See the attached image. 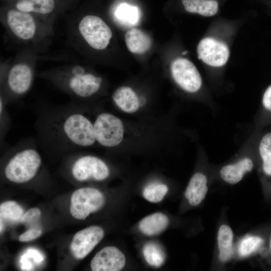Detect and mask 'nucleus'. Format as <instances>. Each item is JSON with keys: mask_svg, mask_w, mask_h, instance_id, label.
<instances>
[{"mask_svg": "<svg viewBox=\"0 0 271 271\" xmlns=\"http://www.w3.org/2000/svg\"><path fill=\"white\" fill-rule=\"evenodd\" d=\"M49 118L44 133L55 148L83 149L97 143L93 122L79 107L61 109Z\"/></svg>", "mask_w": 271, "mask_h": 271, "instance_id": "nucleus-1", "label": "nucleus"}, {"mask_svg": "<svg viewBox=\"0 0 271 271\" xmlns=\"http://www.w3.org/2000/svg\"><path fill=\"white\" fill-rule=\"evenodd\" d=\"M13 148L15 151L5 167V176L13 183L28 182L35 177L41 166V155L30 141L18 144Z\"/></svg>", "mask_w": 271, "mask_h": 271, "instance_id": "nucleus-2", "label": "nucleus"}, {"mask_svg": "<svg viewBox=\"0 0 271 271\" xmlns=\"http://www.w3.org/2000/svg\"><path fill=\"white\" fill-rule=\"evenodd\" d=\"M52 80L67 92L78 99H86L100 89L103 79L80 65H75L68 71L51 77Z\"/></svg>", "mask_w": 271, "mask_h": 271, "instance_id": "nucleus-3", "label": "nucleus"}, {"mask_svg": "<svg viewBox=\"0 0 271 271\" xmlns=\"http://www.w3.org/2000/svg\"><path fill=\"white\" fill-rule=\"evenodd\" d=\"M96 143L107 148H115L123 141L125 128L122 120L116 115L102 111L93 122Z\"/></svg>", "mask_w": 271, "mask_h": 271, "instance_id": "nucleus-4", "label": "nucleus"}, {"mask_svg": "<svg viewBox=\"0 0 271 271\" xmlns=\"http://www.w3.org/2000/svg\"><path fill=\"white\" fill-rule=\"evenodd\" d=\"M78 30L86 43L97 50L105 49L112 36L110 27L101 18L95 15H88L81 18Z\"/></svg>", "mask_w": 271, "mask_h": 271, "instance_id": "nucleus-5", "label": "nucleus"}, {"mask_svg": "<svg viewBox=\"0 0 271 271\" xmlns=\"http://www.w3.org/2000/svg\"><path fill=\"white\" fill-rule=\"evenodd\" d=\"M105 198L102 193L93 188L84 187L75 190L71 195L70 212L75 219L84 220L103 206Z\"/></svg>", "mask_w": 271, "mask_h": 271, "instance_id": "nucleus-6", "label": "nucleus"}, {"mask_svg": "<svg viewBox=\"0 0 271 271\" xmlns=\"http://www.w3.org/2000/svg\"><path fill=\"white\" fill-rule=\"evenodd\" d=\"M71 171L73 178L81 182L90 179L102 181L110 174L108 167L102 160L90 155L78 157L74 161Z\"/></svg>", "mask_w": 271, "mask_h": 271, "instance_id": "nucleus-7", "label": "nucleus"}, {"mask_svg": "<svg viewBox=\"0 0 271 271\" xmlns=\"http://www.w3.org/2000/svg\"><path fill=\"white\" fill-rule=\"evenodd\" d=\"M172 77L184 91L189 93L198 91L202 85V79L196 66L187 59H175L171 66Z\"/></svg>", "mask_w": 271, "mask_h": 271, "instance_id": "nucleus-8", "label": "nucleus"}, {"mask_svg": "<svg viewBox=\"0 0 271 271\" xmlns=\"http://www.w3.org/2000/svg\"><path fill=\"white\" fill-rule=\"evenodd\" d=\"M34 80V72L27 63H19L9 70L6 77L7 88L12 97H19L30 89Z\"/></svg>", "mask_w": 271, "mask_h": 271, "instance_id": "nucleus-9", "label": "nucleus"}, {"mask_svg": "<svg viewBox=\"0 0 271 271\" xmlns=\"http://www.w3.org/2000/svg\"><path fill=\"white\" fill-rule=\"evenodd\" d=\"M6 19L10 31L18 39L29 41L35 36L37 25L33 14L11 9L7 11Z\"/></svg>", "mask_w": 271, "mask_h": 271, "instance_id": "nucleus-10", "label": "nucleus"}, {"mask_svg": "<svg viewBox=\"0 0 271 271\" xmlns=\"http://www.w3.org/2000/svg\"><path fill=\"white\" fill-rule=\"evenodd\" d=\"M103 229L98 226H90L77 232L70 244L74 257L80 259L86 257L104 236Z\"/></svg>", "mask_w": 271, "mask_h": 271, "instance_id": "nucleus-11", "label": "nucleus"}, {"mask_svg": "<svg viewBox=\"0 0 271 271\" xmlns=\"http://www.w3.org/2000/svg\"><path fill=\"white\" fill-rule=\"evenodd\" d=\"M197 51L199 59L214 67L224 65L229 56L228 48L224 43L211 38L202 39L198 45Z\"/></svg>", "mask_w": 271, "mask_h": 271, "instance_id": "nucleus-12", "label": "nucleus"}, {"mask_svg": "<svg viewBox=\"0 0 271 271\" xmlns=\"http://www.w3.org/2000/svg\"><path fill=\"white\" fill-rule=\"evenodd\" d=\"M126 258L118 248L106 246L98 252L91 260L93 271H119L124 266Z\"/></svg>", "mask_w": 271, "mask_h": 271, "instance_id": "nucleus-13", "label": "nucleus"}, {"mask_svg": "<svg viewBox=\"0 0 271 271\" xmlns=\"http://www.w3.org/2000/svg\"><path fill=\"white\" fill-rule=\"evenodd\" d=\"M115 106L127 114L136 113L141 107V100L134 91L129 86L118 87L112 95Z\"/></svg>", "mask_w": 271, "mask_h": 271, "instance_id": "nucleus-14", "label": "nucleus"}, {"mask_svg": "<svg viewBox=\"0 0 271 271\" xmlns=\"http://www.w3.org/2000/svg\"><path fill=\"white\" fill-rule=\"evenodd\" d=\"M207 179L201 173H196L191 177L185 192L190 205L196 206L204 199L208 191Z\"/></svg>", "mask_w": 271, "mask_h": 271, "instance_id": "nucleus-15", "label": "nucleus"}, {"mask_svg": "<svg viewBox=\"0 0 271 271\" xmlns=\"http://www.w3.org/2000/svg\"><path fill=\"white\" fill-rule=\"evenodd\" d=\"M253 164L248 158H243L234 164L224 166L220 170L221 178L230 184L240 182L244 175L252 170Z\"/></svg>", "mask_w": 271, "mask_h": 271, "instance_id": "nucleus-16", "label": "nucleus"}, {"mask_svg": "<svg viewBox=\"0 0 271 271\" xmlns=\"http://www.w3.org/2000/svg\"><path fill=\"white\" fill-rule=\"evenodd\" d=\"M125 42L128 50L136 54L146 52L152 45L149 36L137 28H132L127 31L125 35Z\"/></svg>", "mask_w": 271, "mask_h": 271, "instance_id": "nucleus-17", "label": "nucleus"}, {"mask_svg": "<svg viewBox=\"0 0 271 271\" xmlns=\"http://www.w3.org/2000/svg\"><path fill=\"white\" fill-rule=\"evenodd\" d=\"M168 224V217L162 213L157 212L144 218L139 223V228L146 235H155L165 230Z\"/></svg>", "mask_w": 271, "mask_h": 271, "instance_id": "nucleus-18", "label": "nucleus"}, {"mask_svg": "<svg viewBox=\"0 0 271 271\" xmlns=\"http://www.w3.org/2000/svg\"><path fill=\"white\" fill-rule=\"evenodd\" d=\"M55 7V0H18L15 8L33 14L47 15L52 13Z\"/></svg>", "mask_w": 271, "mask_h": 271, "instance_id": "nucleus-19", "label": "nucleus"}, {"mask_svg": "<svg viewBox=\"0 0 271 271\" xmlns=\"http://www.w3.org/2000/svg\"><path fill=\"white\" fill-rule=\"evenodd\" d=\"M182 3L187 12L204 17L214 16L218 10V3L215 0H182Z\"/></svg>", "mask_w": 271, "mask_h": 271, "instance_id": "nucleus-20", "label": "nucleus"}, {"mask_svg": "<svg viewBox=\"0 0 271 271\" xmlns=\"http://www.w3.org/2000/svg\"><path fill=\"white\" fill-rule=\"evenodd\" d=\"M233 232L231 228L223 224L219 228L218 235V246L219 250V258L222 262L229 259L233 253Z\"/></svg>", "mask_w": 271, "mask_h": 271, "instance_id": "nucleus-21", "label": "nucleus"}, {"mask_svg": "<svg viewBox=\"0 0 271 271\" xmlns=\"http://www.w3.org/2000/svg\"><path fill=\"white\" fill-rule=\"evenodd\" d=\"M24 213L23 208L17 202L6 201L0 205V220L8 223L15 224L20 222Z\"/></svg>", "mask_w": 271, "mask_h": 271, "instance_id": "nucleus-22", "label": "nucleus"}, {"mask_svg": "<svg viewBox=\"0 0 271 271\" xmlns=\"http://www.w3.org/2000/svg\"><path fill=\"white\" fill-rule=\"evenodd\" d=\"M144 257L149 264L155 267L161 266L165 260V254L157 243L150 242L146 243L143 249Z\"/></svg>", "mask_w": 271, "mask_h": 271, "instance_id": "nucleus-23", "label": "nucleus"}, {"mask_svg": "<svg viewBox=\"0 0 271 271\" xmlns=\"http://www.w3.org/2000/svg\"><path fill=\"white\" fill-rule=\"evenodd\" d=\"M168 191L167 186L164 184L153 182L147 185L143 190V195L148 201L157 203L161 201Z\"/></svg>", "mask_w": 271, "mask_h": 271, "instance_id": "nucleus-24", "label": "nucleus"}, {"mask_svg": "<svg viewBox=\"0 0 271 271\" xmlns=\"http://www.w3.org/2000/svg\"><path fill=\"white\" fill-rule=\"evenodd\" d=\"M259 151L262 160L264 172L271 176V132L265 134L259 146Z\"/></svg>", "mask_w": 271, "mask_h": 271, "instance_id": "nucleus-25", "label": "nucleus"}, {"mask_svg": "<svg viewBox=\"0 0 271 271\" xmlns=\"http://www.w3.org/2000/svg\"><path fill=\"white\" fill-rule=\"evenodd\" d=\"M115 16L121 23L125 25H135L139 21L137 9L126 4H123L118 8Z\"/></svg>", "mask_w": 271, "mask_h": 271, "instance_id": "nucleus-26", "label": "nucleus"}, {"mask_svg": "<svg viewBox=\"0 0 271 271\" xmlns=\"http://www.w3.org/2000/svg\"><path fill=\"white\" fill-rule=\"evenodd\" d=\"M262 242V239L259 237L252 235L245 236L238 245V254L242 257L247 256L256 251Z\"/></svg>", "mask_w": 271, "mask_h": 271, "instance_id": "nucleus-27", "label": "nucleus"}, {"mask_svg": "<svg viewBox=\"0 0 271 271\" xmlns=\"http://www.w3.org/2000/svg\"><path fill=\"white\" fill-rule=\"evenodd\" d=\"M41 216V211L37 208H32L25 212L21 219L20 222L30 226L35 224Z\"/></svg>", "mask_w": 271, "mask_h": 271, "instance_id": "nucleus-28", "label": "nucleus"}, {"mask_svg": "<svg viewBox=\"0 0 271 271\" xmlns=\"http://www.w3.org/2000/svg\"><path fill=\"white\" fill-rule=\"evenodd\" d=\"M42 230L37 227L30 228L22 233L19 238V240L22 242H27L33 240L41 235Z\"/></svg>", "mask_w": 271, "mask_h": 271, "instance_id": "nucleus-29", "label": "nucleus"}, {"mask_svg": "<svg viewBox=\"0 0 271 271\" xmlns=\"http://www.w3.org/2000/svg\"><path fill=\"white\" fill-rule=\"evenodd\" d=\"M262 103L266 109L271 111V86L267 88L263 94Z\"/></svg>", "mask_w": 271, "mask_h": 271, "instance_id": "nucleus-30", "label": "nucleus"}, {"mask_svg": "<svg viewBox=\"0 0 271 271\" xmlns=\"http://www.w3.org/2000/svg\"><path fill=\"white\" fill-rule=\"evenodd\" d=\"M28 257H32L37 262H41L43 260V256L36 250L30 248L25 254Z\"/></svg>", "mask_w": 271, "mask_h": 271, "instance_id": "nucleus-31", "label": "nucleus"}, {"mask_svg": "<svg viewBox=\"0 0 271 271\" xmlns=\"http://www.w3.org/2000/svg\"><path fill=\"white\" fill-rule=\"evenodd\" d=\"M28 258L25 254L22 256L21 262L22 263V269L23 270H29L32 268V265Z\"/></svg>", "mask_w": 271, "mask_h": 271, "instance_id": "nucleus-32", "label": "nucleus"}, {"mask_svg": "<svg viewBox=\"0 0 271 271\" xmlns=\"http://www.w3.org/2000/svg\"><path fill=\"white\" fill-rule=\"evenodd\" d=\"M270 248H271V240H270Z\"/></svg>", "mask_w": 271, "mask_h": 271, "instance_id": "nucleus-33", "label": "nucleus"}]
</instances>
